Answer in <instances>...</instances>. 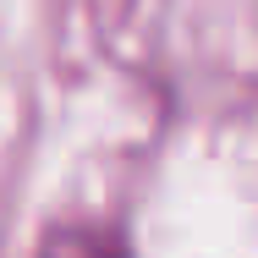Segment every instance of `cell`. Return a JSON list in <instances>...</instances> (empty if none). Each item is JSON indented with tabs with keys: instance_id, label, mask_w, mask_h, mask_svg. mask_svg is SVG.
Masks as SVG:
<instances>
[{
	"instance_id": "6da1fadb",
	"label": "cell",
	"mask_w": 258,
	"mask_h": 258,
	"mask_svg": "<svg viewBox=\"0 0 258 258\" xmlns=\"http://www.w3.org/2000/svg\"><path fill=\"white\" fill-rule=\"evenodd\" d=\"M39 258H121V247L99 231H55L39 247Z\"/></svg>"
}]
</instances>
